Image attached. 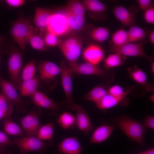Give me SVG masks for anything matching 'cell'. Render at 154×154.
Returning a JSON list of instances; mask_svg holds the SVG:
<instances>
[{"label":"cell","instance_id":"6da1fadb","mask_svg":"<svg viewBox=\"0 0 154 154\" xmlns=\"http://www.w3.org/2000/svg\"><path fill=\"white\" fill-rule=\"evenodd\" d=\"M118 127L128 137L143 145L146 127L139 121L125 115L119 116L116 120Z\"/></svg>","mask_w":154,"mask_h":154},{"label":"cell","instance_id":"7a4b0ae2","mask_svg":"<svg viewBox=\"0 0 154 154\" xmlns=\"http://www.w3.org/2000/svg\"><path fill=\"white\" fill-rule=\"evenodd\" d=\"M33 27L27 19L21 17L13 24L10 29V34L13 40L23 51H25L28 42L30 33Z\"/></svg>","mask_w":154,"mask_h":154},{"label":"cell","instance_id":"3957f363","mask_svg":"<svg viewBox=\"0 0 154 154\" xmlns=\"http://www.w3.org/2000/svg\"><path fill=\"white\" fill-rule=\"evenodd\" d=\"M7 66L10 82L16 88L19 90L21 84L20 75L23 66V55L16 48L13 47L10 49Z\"/></svg>","mask_w":154,"mask_h":154},{"label":"cell","instance_id":"277c9868","mask_svg":"<svg viewBox=\"0 0 154 154\" xmlns=\"http://www.w3.org/2000/svg\"><path fill=\"white\" fill-rule=\"evenodd\" d=\"M18 147L20 154H25L30 152L45 153L48 149L46 143L36 136L26 135L15 138L13 141Z\"/></svg>","mask_w":154,"mask_h":154},{"label":"cell","instance_id":"5b68a950","mask_svg":"<svg viewBox=\"0 0 154 154\" xmlns=\"http://www.w3.org/2000/svg\"><path fill=\"white\" fill-rule=\"evenodd\" d=\"M68 68L72 73L100 76L107 79L110 82H112L114 79V72L112 70L104 69L98 65L87 62L77 63Z\"/></svg>","mask_w":154,"mask_h":154},{"label":"cell","instance_id":"8992f818","mask_svg":"<svg viewBox=\"0 0 154 154\" xmlns=\"http://www.w3.org/2000/svg\"><path fill=\"white\" fill-rule=\"evenodd\" d=\"M143 44L141 42H129L121 46H116L110 43L109 50L112 53H117L125 57H139L151 60L153 57L147 55L145 53Z\"/></svg>","mask_w":154,"mask_h":154},{"label":"cell","instance_id":"52a82bcc","mask_svg":"<svg viewBox=\"0 0 154 154\" xmlns=\"http://www.w3.org/2000/svg\"><path fill=\"white\" fill-rule=\"evenodd\" d=\"M0 87L2 93L10 103L16 107L17 111L21 113L26 112L27 109L24 102L20 98L16 88L10 82L1 78Z\"/></svg>","mask_w":154,"mask_h":154},{"label":"cell","instance_id":"ba28073f","mask_svg":"<svg viewBox=\"0 0 154 154\" xmlns=\"http://www.w3.org/2000/svg\"><path fill=\"white\" fill-rule=\"evenodd\" d=\"M138 10V8L135 5L128 9L123 5H116L112 9L116 19L124 26L129 27L135 25Z\"/></svg>","mask_w":154,"mask_h":154},{"label":"cell","instance_id":"9c48e42d","mask_svg":"<svg viewBox=\"0 0 154 154\" xmlns=\"http://www.w3.org/2000/svg\"><path fill=\"white\" fill-rule=\"evenodd\" d=\"M60 67L61 69L62 85L66 97L64 105L66 108L70 109L75 103L72 97V73L64 62L61 63Z\"/></svg>","mask_w":154,"mask_h":154},{"label":"cell","instance_id":"30bf717a","mask_svg":"<svg viewBox=\"0 0 154 154\" xmlns=\"http://www.w3.org/2000/svg\"><path fill=\"white\" fill-rule=\"evenodd\" d=\"M70 109L76 112V125L86 135L93 129L88 113L81 105L75 103Z\"/></svg>","mask_w":154,"mask_h":154},{"label":"cell","instance_id":"8fae6325","mask_svg":"<svg viewBox=\"0 0 154 154\" xmlns=\"http://www.w3.org/2000/svg\"><path fill=\"white\" fill-rule=\"evenodd\" d=\"M47 28L48 32L58 36L65 34L70 31L66 14L53 13Z\"/></svg>","mask_w":154,"mask_h":154},{"label":"cell","instance_id":"7c38bea8","mask_svg":"<svg viewBox=\"0 0 154 154\" xmlns=\"http://www.w3.org/2000/svg\"><path fill=\"white\" fill-rule=\"evenodd\" d=\"M39 116L36 110H33L20 119L22 129L26 135L36 136L40 127Z\"/></svg>","mask_w":154,"mask_h":154},{"label":"cell","instance_id":"4fadbf2b","mask_svg":"<svg viewBox=\"0 0 154 154\" xmlns=\"http://www.w3.org/2000/svg\"><path fill=\"white\" fill-rule=\"evenodd\" d=\"M82 148L76 137L64 139L57 146L56 154H81Z\"/></svg>","mask_w":154,"mask_h":154},{"label":"cell","instance_id":"5bb4252c","mask_svg":"<svg viewBox=\"0 0 154 154\" xmlns=\"http://www.w3.org/2000/svg\"><path fill=\"white\" fill-rule=\"evenodd\" d=\"M105 55L104 49L95 44L89 45L82 53V56L86 62L98 65L103 59Z\"/></svg>","mask_w":154,"mask_h":154},{"label":"cell","instance_id":"9a60e30c","mask_svg":"<svg viewBox=\"0 0 154 154\" xmlns=\"http://www.w3.org/2000/svg\"><path fill=\"white\" fill-rule=\"evenodd\" d=\"M38 69L40 78L46 82L51 80L61 72L60 67L53 62L47 61L40 62L38 64Z\"/></svg>","mask_w":154,"mask_h":154},{"label":"cell","instance_id":"2e32d148","mask_svg":"<svg viewBox=\"0 0 154 154\" xmlns=\"http://www.w3.org/2000/svg\"><path fill=\"white\" fill-rule=\"evenodd\" d=\"M81 1L85 10L93 14L94 17L96 15V17H99L100 19L107 18L108 7L104 3L98 0H83Z\"/></svg>","mask_w":154,"mask_h":154},{"label":"cell","instance_id":"e0dca14e","mask_svg":"<svg viewBox=\"0 0 154 154\" xmlns=\"http://www.w3.org/2000/svg\"><path fill=\"white\" fill-rule=\"evenodd\" d=\"M33 103L37 106L57 113L60 110L59 105L43 93L36 91L31 96Z\"/></svg>","mask_w":154,"mask_h":154},{"label":"cell","instance_id":"ac0fdd59","mask_svg":"<svg viewBox=\"0 0 154 154\" xmlns=\"http://www.w3.org/2000/svg\"><path fill=\"white\" fill-rule=\"evenodd\" d=\"M127 70L130 77L136 82L141 85L148 92H153L154 86L147 82L145 73L137 66L128 68Z\"/></svg>","mask_w":154,"mask_h":154},{"label":"cell","instance_id":"d6986e66","mask_svg":"<svg viewBox=\"0 0 154 154\" xmlns=\"http://www.w3.org/2000/svg\"><path fill=\"white\" fill-rule=\"evenodd\" d=\"M53 13L47 9L37 7L35 10L33 23L40 29L47 28Z\"/></svg>","mask_w":154,"mask_h":154},{"label":"cell","instance_id":"ffe728a7","mask_svg":"<svg viewBox=\"0 0 154 154\" xmlns=\"http://www.w3.org/2000/svg\"><path fill=\"white\" fill-rule=\"evenodd\" d=\"M113 125L104 124L97 127L94 131L90 143H99L105 141L111 135L114 129Z\"/></svg>","mask_w":154,"mask_h":154},{"label":"cell","instance_id":"44dd1931","mask_svg":"<svg viewBox=\"0 0 154 154\" xmlns=\"http://www.w3.org/2000/svg\"><path fill=\"white\" fill-rule=\"evenodd\" d=\"M82 45L83 42L82 41L73 47L60 50L68 62V68L72 67L77 63V62L81 54Z\"/></svg>","mask_w":154,"mask_h":154},{"label":"cell","instance_id":"7402d4cb","mask_svg":"<svg viewBox=\"0 0 154 154\" xmlns=\"http://www.w3.org/2000/svg\"><path fill=\"white\" fill-rule=\"evenodd\" d=\"M148 29L135 25L129 27L127 31L129 42H137L145 38L149 34Z\"/></svg>","mask_w":154,"mask_h":154},{"label":"cell","instance_id":"603a6c76","mask_svg":"<svg viewBox=\"0 0 154 154\" xmlns=\"http://www.w3.org/2000/svg\"><path fill=\"white\" fill-rule=\"evenodd\" d=\"M125 98L116 97L108 93L96 104V107L101 110L108 109L116 106Z\"/></svg>","mask_w":154,"mask_h":154},{"label":"cell","instance_id":"cb8c5ba5","mask_svg":"<svg viewBox=\"0 0 154 154\" xmlns=\"http://www.w3.org/2000/svg\"><path fill=\"white\" fill-rule=\"evenodd\" d=\"M126 58V57L118 53H112L104 60V66L106 69L110 70L121 66L123 64Z\"/></svg>","mask_w":154,"mask_h":154},{"label":"cell","instance_id":"d4e9b609","mask_svg":"<svg viewBox=\"0 0 154 154\" xmlns=\"http://www.w3.org/2000/svg\"><path fill=\"white\" fill-rule=\"evenodd\" d=\"M108 93V90L103 86H100L92 89L83 98L96 104Z\"/></svg>","mask_w":154,"mask_h":154},{"label":"cell","instance_id":"484cf974","mask_svg":"<svg viewBox=\"0 0 154 154\" xmlns=\"http://www.w3.org/2000/svg\"><path fill=\"white\" fill-rule=\"evenodd\" d=\"M38 84V80L35 78L22 82L19 89L21 95L30 96L37 91Z\"/></svg>","mask_w":154,"mask_h":154},{"label":"cell","instance_id":"4316f807","mask_svg":"<svg viewBox=\"0 0 154 154\" xmlns=\"http://www.w3.org/2000/svg\"><path fill=\"white\" fill-rule=\"evenodd\" d=\"M53 134V124L50 123L40 127L36 137L41 140L47 141L52 143Z\"/></svg>","mask_w":154,"mask_h":154},{"label":"cell","instance_id":"83f0119b","mask_svg":"<svg viewBox=\"0 0 154 154\" xmlns=\"http://www.w3.org/2000/svg\"><path fill=\"white\" fill-rule=\"evenodd\" d=\"M76 117L71 113L64 112L58 118L57 121L64 129H72L76 125Z\"/></svg>","mask_w":154,"mask_h":154},{"label":"cell","instance_id":"f1b7e54d","mask_svg":"<svg viewBox=\"0 0 154 154\" xmlns=\"http://www.w3.org/2000/svg\"><path fill=\"white\" fill-rule=\"evenodd\" d=\"M69 30L78 31L83 28L85 24V17L66 13Z\"/></svg>","mask_w":154,"mask_h":154},{"label":"cell","instance_id":"f546056e","mask_svg":"<svg viewBox=\"0 0 154 154\" xmlns=\"http://www.w3.org/2000/svg\"><path fill=\"white\" fill-rule=\"evenodd\" d=\"M111 42L113 45L119 46L129 43L127 31L120 29L115 32L111 37Z\"/></svg>","mask_w":154,"mask_h":154},{"label":"cell","instance_id":"4dcf8cb0","mask_svg":"<svg viewBox=\"0 0 154 154\" xmlns=\"http://www.w3.org/2000/svg\"><path fill=\"white\" fill-rule=\"evenodd\" d=\"M4 129L7 134L11 135L26 136L22 129L16 123L7 117L3 124Z\"/></svg>","mask_w":154,"mask_h":154},{"label":"cell","instance_id":"1f68e13d","mask_svg":"<svg viewBox=\"0 0 154 154\" xmlns=\"http://www.w3.org/2000/svg\"><path fill=\"white\" fill-rule=\"evenodd\" d=\"M85 11L81 1L78 0L68 1L66 6V13L85 17Z\"/></svg>","mask_w":154,"mask_h":154},{"label":"cell","instance_id":"d6a6232c","mask_svg":"<svg viewBox=\"0 0 154 154\" xmlns=\"http://www.w3.org/2000/svg\"><path fill=\"white\" fill-rule=\"evenodd\" d=\"M90 35L93 40L98 42H103L108 38L110 35L109 30L105 27H98L92 30Z\"/></svg>","mask_w":154,"mask_h":154},{"label":"cell","instance_id":"836d02e7","mask_svg":"<svg viewBox=\"0 0 154 154\" xmlns=\"http://www.w3.org/2000/svg\"><path fill=\"white\" fill-rule=\"evenodd\" d=\"M28 42H29L31 47L35 49L43 51L46 49L47 46L45 44L44 38L35 34L33 30L29 33Z\"/></svg>","mask_w":154,"mask_h":154},{"label":"cell","instance_id":"e575fe53","mask_svg":"<svg viewBox=\"0 0 154 154\" xmlns=\"http://www.w3.org/2000/svg\"><path fill=\"white\" fill-rule=\"evenodd\" d=\"M36 70L35 61L31 60L24 67L20 76V80L21 83L24 81L34 78Z\"/></svg>","mask_w":154,"mask_h":154},{"label":"cell","instance_id":"d590c367","mask_svg":"<svg viewBox=\"0 0 154 154\" xmlns=\"http://www.w3.org/2000/svg\"><path fill=\"white\" fill-rule=\"evenodd\" d=\"M133 88H127L125 90L121 86L118 85L112 86L108 89V93L113 96L126 97L133 90Z\"/></svg>","mask_w":154,"mask_h":154},{"label":"cell","instance_id":"8d00e7d4","mask_svg":"<svg viewBox=\"0 0 154 154\" xmlns=\"http://www.w3.org/2000/svg\"><path fill=\"white\" fill-rule=\"evenodd\" d=\"M13 106L2 93H0V110L5 113L8 118L10 117L12 114Z\"/></svg>","mask_w":154,"mask_h":154},{"label":"cell","instance_id":"74e56055","mask_svg":"<svg viewBox=\"0 0 154 154\" xmlns=\"http://www.w3.org/2000/svg\"><path fill=\"white\" fill-rule=\"evenodd\" d=\"M82 41V40L79 37L72 36L62 40L58 46L60 50L69 48L75 46Z\"/></svg>","mask_w":154,"mask_h":154},{"label":"cell","instance_id":"f35d334b","mask_svg":"<svg viewBox=\"0 0 154 154\" xmlns=\"http://www.w3.org/2000/svg\"><path fill=\"white\" fill-rule=\"evenodd\" d=\"M44 39L46 45L49 47L58 46L62 41L58 36L48 31L45 35Z\"/></svg>","mask_w":154,"mask_h":154},{"label":"cell","instance_id":"ab89813d","mask_svg":"<svg viewBox=\"0 0 154 154\" xmlns=\"http://www.w3.org/2000/svg\"><path fill=\"white\" fill-rule=\"evenodd\" d=\"M144 11L143 18L147 23L151 24H154V5H151Z\"/></svg>","mask_w":154,"mask_h":154},{"label":"cell","instance_id":"60d3db41","mask_svg":"<svg viewBox=\"0 0 154 154\" xmlns=\"http://www.w3.org/2000/svg\"><path fill=\"white\" fill-rule=\"evenodd\" d=\"M14 144L13 141L10 140L4 132L0 131V145L6 147L12 145Z\"/></svg>","mask_w":154,"mask_h":154},{"label":"cell","instance_id":"b9f144b4","mask_svg":"<svg viewBox=\"0 0 154 154\" xmlns=\"http://www.w3.org/2000/svg\"><path fill=\"white\" fill-rule=\"evenodd\" d=\"M139 8L144 11L152 4L151 0H137L136 1Z\"/></svg>","mask_w":154,"mask_h":154},{"label":"cell","instance_id":"7bdbcfd3","mask_svg":"<svg viewBox=\"0 0 154 154\" xmlns=\"http://www.w3.org/2000/svg\"><path fill=\"white\" fill-rule=\"evenodd\" d=\"M144 125L146 127L154 129V117L153 116H146L144 121Z\"/></svg>","mask_w":154,"mask_h":154},{"label":"cell","instance_id":"ee69618b","mask_svg":"<svg viewBox=\"0 0 154 154\" xmlns=\"http://www.w3.org/2000/svg\"><path fill=\"white\" fill-rule=\"evenodd\" d=\"M5 2L9 6L18 7L22 6L25 2V0H6Z\"/></svg>","mask_w":154,"mask_h":154},{"label":"cell","instance_id":"f6af8a7d","mask_svg":"<svg viewBox=\"0 0 154 154\" xmlns=\"http://www.w3.org/2000/svg\"><path fill=\"white\" fill-rule=\"evenodd\" d=\"M149 39L150 42L152 44H154V31L153 30L149 33Z\"/></svg>","mask_w":154,"mask_h":154},{"label":"cell","instance_id":"bcb514c9","mask_svg":"<svg viewBox=\"0 0 154 154\" xmlns=\"http://www.w3.org/2000/svg\"><path fill=\"white\" fill-rule=\"evenodd\" d=\"M142 154H154V149L152 148L141 152Z\"/></svg>","mask_w":154,"mask_h":154},{"label":"cell","instance_id":"7dc6e473","mask_svg":"<svg viewBox=\"0 0 154 154\" xmlns=\"http://www.w3.org/2000/svg\"><path fill=\"white\" fill-rule=\"evenodd\" d=\"M6 147L0 145V154H2L6 150Z\"/></svg>","mask_w":154,"mask_h":154},{"label":"cell","instance_id":"c3c4849f","mask_svg":"<svg viewBox=\"0 0 154 154\" xmlns=\"http://www.w3.org/2000/svg\"><path fill=\"white\" fill-rule=\"evenodd\" d=\"M6 117L7 115L6 114L0 110V120Z\"/></svg>","mask_w":154,"mask_h":154},{"label":"cell","instance_id":"681fc988","mask_svg":"<svg viewBox=\"0 0 154 154\" xmlns=\"http://www.w3.org/2000/svg\"><path fill=\"white\" fill-rule=\"evenodd\" d=\"M151 70L152 72L154 73V63L153 62H152L151 64Z\"/></svg>","mask_w":154,"mask_h":154},{"label":"cell","instance_id":"f907efd6","mask_svg":"<svg viewBox=\"0 0 154 154\" xmlns=\"http://www.w3.org/2000/svg\"><path fill=\"white\" fill-rule=\"evenodd\" d=\"M149 100L152 102H154V94L151 95L149 98Z\"/></svg>","mask_w":154,"mask_h":154},{"label":"cell","instance_id":"816d5d0a","mask_svg":"<svg viewBox=\"0 0 154 154\" xmlns=\"http://www.w3.org/2000/svg\"><path fill=\"white\" fill-rule=\"evenodd\" d=\"M3 38V37L2 36L0 35V42L2 40Z\"/></svg>","mask_w":154,"mask_h":154},{"label":"cell","instance_id":"f5cc1de1","mask_svg":"<svg viewBox=\"0 0 154 154\" xmlns=\"http://www.w3.org/2000/svg\"><path fill=\"white\" fill-rule=\"evenodd\" d=\"M1 55L0 53V66L1 63ZM1 78V77H0V78Z\"/></svg>","mask_w":154,"mask_h":154},{"label":"cell","instance_id":"db71d44e","mask_svg":"<svg viewBox=\"0 0 154 154\" xmlns=\"http://www.w3.org/2000/svg\"><path fill=\"white\" fill-rule=\"evenodd\" d=\"M137 154H142L141 152V153H137Z\"/></svg>","mask_w":154,"mask_h":154},{"label":"cell","instance_id":"11a10c76","mask_svg":"<svg viewBox=\"0 0 154 154\" xmlns=\"http://www.w3.org/2000/svg\"><path fill=\"white\" fill-rule=\"evenodd\" d=\"M11 154L10 153H5V154Z\"/></svg>","mask_w":154,"mask_h":154}]
</instances>
